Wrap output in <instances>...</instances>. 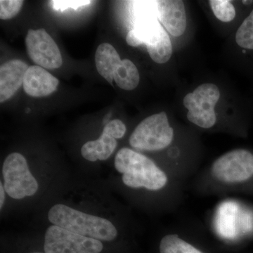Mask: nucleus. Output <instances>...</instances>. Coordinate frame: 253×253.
I'll list each match as a JSON object with an SVG mask.
<instances>
[{
	"mask_svg": "<svg viewBox=\"0 0 253 253\" xmlns=\"http://www.w3.org/2000/svg\"><path fill=\"white\" fill-rule=\"evenodd\" d=\"M115 168L123 174L126 186L149 191H159L168 184V176L147 156L134 150L123 148L115 158Z\"/></svg>",
	"mask_w": 253,
	"mask_h": 253,
	"instance_id": "f257e3e1",
	"label": "nucleus"
},
{
	"mask_svg": "<svg viewBox=\"0 0 253 253\" xmlns=\"http://www.w3.org/2000/svg\"><path fill=\"white\" fill-rule=\"evenodd\" d=\"M48 218L53 225L100 241H112L118 236L116 226L108 219L86 214L65 205L53 206Z\"/></svg>",
	"mask_w": 253,
	"mask_h": 253,
	"instance_id": "f03ea898",
	"label": "nucleus"
},
{
	"mask_svg": "<svg viewBox=\"0 0 253 253\" xmlns=\"http://www.w3.org/2000/svg\"><path fill=\"white\" fill-rule=\"evenodd\" d=\"M174 139L167 114L157 113L146 118L135 128L129 137V144L138 151H158L166 149Z\"/></svg>",
	"mask_w": 253,
	"mask_h": 253,
	"instance_id": "7ed1b4c3",
	"label": "nucleus"
},
{
	"mask_svg": "<svg viewBox=\"0 0 253 253\" xmlns=\"http://www.w3.org/2000/svg\"><path fill=\"white\" fill-rule=\"evenodd\" d=\"M219 98L220 91L215 84L204 83L198 86L183 100L184 106L188 110V120L204 129L212 127L217 121L214 107Z\"/></svg>",
	"mask_w": 253,
	"mask_h": 253,
	"instance_id": "20e7f679",
	"label": "nucleus"
},
{
	"mask_svg": "<svg viewBox=\"0 0 253 253\" xmlns=\"http://www.w3.org/2000/svg\"><path fill=\"white\" fill-rule=\"evenodd\" d=\"M4 187L6 194L14 199L33 196L38 183L31 174L24 156L13 153L5 159L2 168Z\"/></svg>",
	"mask_w": 253,
	"mask_h": 253,
	"instance_id": "39448f33",
	"label": "nucleus"
},
{
	"mask_svg": "<svg viewBox=\"0 0 253 253\" xmlns=\"http://www.w3.org/2000/svg\"><path fill=\"white\" fill-rule=\"evenodd\" d=\"M214 179L226 184L244 182L253 176V154L246 149L229 151L217 158L212 166Z\"/></svg>",
	"mask_w": 253,
	"mask_h": 253,
	"instance_id": "423d86ee",
	"label": "nucleus"
},
{
	"mask_svg": "<svg viewBox=\"0 0 253 253\" xmlns=\"http://www.w3.org/2000/svg\"><path fill=\"white\" fill-rule=\"evenodd\" d=\"M103 247L99 240L75 234L59 226H49L46 231L45 253H100Z\"/></svg>",
	"mask_w": 253,
	"mask_h": 253,
	"instance_id": "0eeeda50",
	"label": "nucleus"
},
{
	"mask_svg": "<svg viewBox=\"0 0 253 253\" xmlns=\"http://www.w3.org/2000/svg\"><path fill=\"white\" fill-rule=\"evenodd\" d=\"M25 41L28 54L37 66L47 69H56L62 66L59 46L45 30H29Z\"/></svg>",
	"mask_w": 253,
	"mask_h": 253,
	"instance_id": "6e6552de",
	"label": "nucleus"
},
{
	"mask_svg": "<svg viewBox=\"0 0 253 253\" xmlns=\"http://www.w3.org/2000/svg\"><path fill=\"white\" fill-rule=\"evenodd\" d=\"M157 16L168 33L179 37L186 31L187 20L184 1L181 0L156 1Z\"/></svg>",
	"mask_w": 253,
	"mask_h": 253,
	"instance_id": "1a4fd4ad",
	"label": "nucleus"
},
{
	"mask_svg": "<svg viewBox=\"0 0 253 253\" xmlns=\"http://www.w3.org/2000/svg\"><path fill=\"white\" fill-rule=\"evenodd\" d=\"M29 66L21 60H10L0 67V101L4 102L14 96L23 84Z\"/></svg>",
	"mask_w": 253,
	"mask_h": 253,
	"instance_id": "9d476101",
	"label": "nucleus"
},
{
	"mask_svg": "<svg viewBox=\"0 0 253 253\" xmlns=\"http://www.w3.org/2000/svg\"><path fill=\"white\" fill-rule=\"evenodd\" d=\"M59 81L44 68L32 66L28 68L23 81L25 92L33 97L49 96L57 89Z\"/></svg>",
	"mask_w": 253,
	"mask_h": 253,
	"instance_id": "9b49d317",
	"label": "nucleus"
},
{
	"mask_svg": "<svg viewBox=\"0 0 253 253\" xmlns=\"http://www.w3.org/2000/svg\"><path fill=\"white\" fill-rule=\"evenodd\" d=\"M122 60L116 49L109 43H102L95 54V63L99 74L109 83H112L113 74Z\"/></svg>",
	"mask_w": 253,
	"mask_h": 253,
	"instance_id": "f8f14e48",
	"label": "nucleus"
},
{
	"mask_svg": "<svg viewBox=\"0 0 253 253\" xmlns=\"http://www.w3.org/2000/svg\"><path fill=\"white\" fill-rule=\"evenodd\" d=\"M117 147L116 139L103 131L99 139L88 141L81 149L83 157L91 162L106 161Z\"/></svg>",
	"mask_w": 253,
	"mask_h": 253,
	"instance_id": "ddd939ff",
	"label": "nucleus"
},
{
	"mask_svg": "<svg viewBox=\"0 0 253 253\" xmlns=\"http://www.w3.org/2000/svg\"><path fill=\"white\" fill-rule=\"evenodd\" d=\"M150 57L157 63H167L172 54L170 38L161 26L156 36L146 44Z\"/></svg>",
	"mask_w": 253,
	"mask_h": 253,
	"instance_id": "4468645a",
	"label": "nucleus"
},
{
	"mask_svg": "<svg viewBox=\"0 0 253 253\" xmlns=\"http://www.w3.org/2000/svg\"><path fill=\"white\" fill-rule=\"evenodd\" d=\"M117 85L126 91L135 89L139 83V73L134 63L129 59L122 60L113 74Z\"/></svg>",
	"mask_w": 253,
	"mask_h": 253,
	"instance_id": "2eb2a0df",
	"label": "nucleus"
},
{
	"mask_svg": "<svg viewBox=\"0 0 253 253\" xmlns=\"http://www.w3.org/2000/svg\"><path fill=\"white\" fill-rule=\"evenodd\" d=\"M161 253H204L176 234H168L161 239Z\"/></svg>",
	"mask_w": 253,
	"mask_h": 253,
	"instance_id": "dca6fc26",
	"label": "nucleus"
},
{
	"mask_svg": "<svg viewBox=\"0 0 253 253\" xmlns=\"http://www.w3.org/2000/svg\"><path fill=\"white\" fill-rule=\"evenodd\" d=\"M210 6L214 16L222 22H230L236 17V9L234 5L228 0H211Z\"/></svg>",
	"mask_w": 253,
	"mask_h": 253,
	"instance_id": "f3484780",
	"label": "nucleus"
},
{
	"mask_svg": "<svg viewBox=\"0 0 253 253\" xmlns=\"http://www.w3.org/2000/svg\"><path fill=\"white\" fill-rule=\"evenodd\" d=\"M136 22L158 19L156 1H134Z\"/></svg>",
	"mask_w": 253,
	"mask_h": 253,
	"instance_id": "a211bd4d",
	"label": "nucleus"
},
{
	"mask_svg": "<svg viewBox=\"0 0 253 253\" xmlns=\"http://www.w3.org/2000/svg\"><path fill=\"white\" fill-rule=\"evenodd\" d=\"M23 1L20 0H1L0 1V18L9 20L14 18L21 11Z\"/></svg>",
	"mask_w": 253,
	"mask_h": 253,
	"instance_id": "6ab92c4d",
	"label": "nucleus"
},
{
	"mask_svg": "<svg viewBox=\"0 0 253 253\" xmlns=\"http://www.w3.org/2000/svg\"><path fill=\"white\" fill-rule=\"evenodd\" d=\"M53 7L57 11H63L68 9L77 10L83 6L90 4L91 1L86 0H54L51 1Z\"/></svg>",
	"mask_w": 253,
	"mask_h": 253,
	"instance_id": "aec40b11",
	"label": "nucleus"
},
{
	"mask_svg": "<svg viewBox=\"0 0 253 253\" xmlns=\"http://www.w3.org/2000/svg\"><path fill=\"white\" fill-rule=\"evenodd\" d=\"M104 132L112 136L114 139H121L126 132V126L123 121L120 120H113L109 121L105 126Z\"/></svg>",
	"mask_w": 253,
	"mask_h": 253,
	"instance_id": "412c9836",
	"label": "nucleus"
},
{
	"mask_svg": "<svg viewBox=\"0 0 253 253\" xmlns=\"http://www.w3.org/2000/svg\"><path fill=\"white\" fill-rule=\"evenodd\" d=\"M4 187L3 186L2 183H0V208H2L3 206H4V200H5V194H4Z\"/></svg>",
	"mask_w": 253,
	"mask_h": 253,
	"instance_id": "4be33fe9",
	"label": "nucleus"
},
{
	"mask_svg": "<svg viewBox=\"0 0 253 253\" xmlns=\"http://www.w3.org/2000/svg\"></svg>",
	"mask_w": 253,
	"mask_h": 253,
	"instance_id": "5701e85b",
	"label": "nucleus"
}]
</instances>
